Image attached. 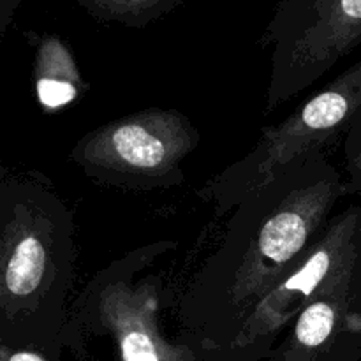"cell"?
Instances as JSON below:
<instances>
[{
	"instance_id": "obj_1",
	"label": "cell",
	"mask_w": 361,
	"mask_h": 361,
	"mask_svg": "<svg viewBox=\"0 0 361 361\" xmlns=\"http://www.w3.org/2000/svg\"><path fill=\"white\" fill-rule=\"evenodd\" d=\"M342 197L344 175L323 152L233 208L221 243L180 295L182 337L208 361L228 351L264 296L303 263Z\"/></svg>"
},
{
	"instance_id": "obj_2",
	"label": "cell",
	"mask_w": 361,
	"mask_h": 361,
	"mask_svg": "<svg viewBox=\"0 0 361 361\" xmlns=\"http://www.w3.org/2000/svg\"><path fill=\"white\" fill-rule=\"evenodd\" d=\"M74 270L73 210L46 175L4 166L0 169V344H63Z\"/></svg>"
},
{
	"instance_id": "obj_3",
	"label": "cell",
	"mask_w": 361,
	"mask_h": 361,
	"mask_svg": "<svg viewBox=\"0 0 361 361\" xmlns=\"http://www.w3.org/2000/svg\"><path fill=\"white\" fill-rule=\"evenodd\" d=\"M178 243L157 240L116 257L83 286L69 309L62 341L71 353L104 341L113 361H208L194 342L166 337L161 312L166 298L162 261Z\"/></svg>"
},
{
	"instance_id": "obj_4",
	"label": "cell",
	"mask_w": 361,
	"mask_h": 361,
	"mask_svg": "<svg viewBox=\"0 0 361 361\" xmlns=\"http://www.w3.org/2000/svg\"><path fill=\"white\" fill-rule=\"evenodd\" d=\"M361 109V60L303 101L277 126L264 127L243 157L226 166L197 190L215 214H229L243 200L286 175L348 134Z\"/></svg>"
},
{
	"instance_id": "obj_5",
	"label": "cell",
	"mask_w": 361,
	"mask_h": 361,
	"mask_svg": "<svg viewBox=\"0 0 361 361\" xmlns=\"http://www.w3.org/2000/svg\"><path fill=\"white\" fill-rule=\"evenodd\" d=\"M200 141L187 115L147 108L81 136L69 159L95 183L123 190L169 189L185 180L183 161Z\"/></svg>"
},
{
	"instance_id": "obj_6",
	"label": "cell",
	"mask_w": 361,
	"mask_h": 361,
	"mask_svg": "<svg viewBox=\"0 0 361 361\" xmlns=\"http://www.w3.org/2000/svg\"><path fill=\"white\" fill-rule=\"evenodd\" d=\"M259 44L270 48V115L361 44V0H279Z\"/></svg>"
},
{
	"instance_id": "obj_7",
	"label": "cell",
	"mask_w": 361,
	"mask_h": 361,
	"mask_svg": "<svg viewBox=\"0 0 361 361\" xmlns=\"http://www.w3.org/2000/svg\"><path fill=\"white\" fill-rule=\"evenodd\" d=\"M360 263L361 207H349L328 221L303 263L264 296L235 344L222 355L254 358L270 355L279 338L317 293L344 277Z\"/></svg>"
},
{
	"instance_id": "obj_8",
	"label": "cell",
	"mask_w": 361,
	"mask_h": 361,
	"mask_svg": "<svg viewBox=\"0 0 361 361\" xmlns=\"http://www.w3.org/2000/svg\"><path fill=\"white\" fill-rule=\"evenodd\" d=\"M270 356L279 361L361 360V263L317 293Z\"/></svg>"
},
{
	"instance_id": "obj_9",
	"label": "cell",
	"mask_w": 361,
	"mask_h": 361,
	"mask_svg": "<svg viewBox=\"0 0 361 361\" xmlns=\"http://www.w3.org/2000/svg\"><path fill=\"white\" fill-rule=\"evenodd\" d=\"M34 81L39 104L46 111L73 104L87 90L73 51L56 35H42L35 41Z\"/></svg>"
},
{
	"instance_id": "obj_10",
	"label": "cell",
	"mask_w": 361,
	"mask_h": 361,
	"mask_svg": "<svg viewBox=\"0 0 361 361\" xmlns=\"http://www.w3.org/2000/svg\"><path fill=\"white\" fill-rule=\"evenodd\" d=\"M90 16L106 23L143 28L187 0H76Z\"/></svg>"
},
{
	"instance_id": "obj_11",
	"label": "cell",
	"mask_w": 361,
	"mask_h": 361,
	"mask_svg": "<svg viewBox=\"0 0 361 361\" xmlns=\"http://www.w3.org/2000/svg\"><path fill=\"white\" fill-rule=\"evenodd\" d=\"M345 197L361 194V109L344 136Z\"/></svg>"
},
{
	"instance_id": "obj_12",
	"label": "cell",
	"mask_w": 361,
	"mask_h": 361,
	"mask_svg": "<svg viewBox=\"0 0 361 361\" xmlns=\"http://www.w3.org/2000/svg\"><path fill=\"white\" fill-rule=\"evenodd\" d=\"M63 344L11 345L0 344V361H60Z\"/></svg>"
},
{
	"instance_id": "obj_13",
	"label": "cell",
	"mask_w": 361,
	"mask_h": 361,
	"mask_svg": "<svg viewBox=\"0 0 361 361\" xmlns=\"http://www.w3.org/2000/svg\"><path fill=\"white\" fill-rule=\"evenodd\" d=\"M21 0H0V37H4Z\"/></svg>"
},
{
	"instance_id": "obj_14",
	"label": "cell",
	"mask_w": 361,
	"mask_h": 361,
	"mask_svg": "<svg viewBox=\"0 0 361 361\" xmlns=\"http://www.w3.org/2000/svg\"><path fill=\"white\" fill-rule=\"evenodd\" d=\"M215 361H279L275 360L274 356L267 355L263 358H254V356H238V355H224L221 358H217Z\"/></svg>"
}]
</instances>
